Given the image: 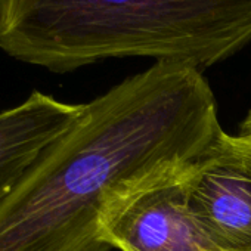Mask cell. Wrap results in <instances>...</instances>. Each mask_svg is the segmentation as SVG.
<instances>
[{"mask_svg":"<svg viewBox=\"0 0 251 251\" xmlns=\"http://www.w3.org/2000/svg\"><path fill=\"white\" fill-rule=\"evenodd\" d=\"M222 130L202 70L155 62L84 103L0 200V251H111L99 214L120 186L195 161Z\"/></svg>","mask_w":251,"mask_h":251,"instance_id":"cell-1","label":"cell"},{"mask_svg":"<svg viewBox=\"0 0 251 251\" xmlns=\"http://www.w3.org/2000/svg\"><path fill=\"white\" fill-rule=\"evenodd\" d=\"M251 43V0H0V50L64 74L105 59L208 68Z\"/></svg>","mask_w":251,"mask_h":251,"instance_id":"cell-2","label":"cell"},{"mask_svg":"<svg viewBox=\"0 0 251 251\" xmlns=\"http://www.w3.org/2000/svg\"><path fill=\"white\" fill-rule=\"evenodd\" d=\"M194 161L120 186L99 214L100 238L120 251H213L188 205Z\"/></svg>","mask_w":251,"mask_h":251,"instance_id":"cell-3","label":"cell"},{"mask_svg":"<svg viewBox=\"0 0 251 251\" xmlns=\"http://www.w3.org/2000/svg\"><path fill=\"white\" fill-rule=\"evenodd\" d=\"M188 205L213 251H251V142L220 130L191 164Z\"/></svg>","mask_w":251,"mask_h":251,"instance_id":"cell-4","label":"cell"},{"mask_svg":"<svg viewBox=\"0 0 251 251\" xmlns=\"http://www.w3.org/2000/svg\"><path fill=\"white\" fill-rule=\"evenodd\" d=\"M83 108L84 103L34 90L21 103L0 111V200L39 154L71 127Z\"/></svg>","mask_w":251,"mask_h":251,"instance_id":"cell-5","label":"cell"},{"mask_svg":"<svg viewBox=\"0 0 251 251\" xmlns=\"http://www.w3.org/2000/svg\"><path fill=\"white\" fill-rule=\"evenodd\" d=\"M239 135L245 139H248L251 142V111L247 114V117L244 118V121L241 123L239 127Z\"/></svg>","mask_w":251,"mask_h":251,"instance_id":"cell-6","label":"cell"}]
</instances>
